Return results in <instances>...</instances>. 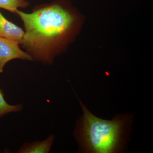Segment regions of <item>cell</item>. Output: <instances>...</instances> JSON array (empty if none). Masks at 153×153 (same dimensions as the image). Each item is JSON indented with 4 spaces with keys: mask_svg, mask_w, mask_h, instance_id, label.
Wrapping results in <instances>:
<instances>
[{
    "mask_svg": "<svg viewBox=\"0 0 153 153\" xmlns=\"http://www.w3.org/2000/svg\"><path fill=\"white\" fill-rule=\"evenodd\" d=\"M22 19L25 32L22 44L32 60L52 64L61 40L71 30L73 16L58 3L44 4L27 13L15 12Z\"/></svg>",
    "mask_w": 153,
    "mask_h": 153,
    "instance_id": "1",
    "label": "cell"
},
{
    "mask_svg": "<svg viewBox=\"0 0 153 153\" xmlns=\"http://www.w3.org/2000/svg\"><path fill=\"white\" fill-rule=\"evenodd\" d=\"M77 97L83 112L74 131L80 151L96 153L120 152L123 149L131 115H118L111 120L102 119L91 114Z\"/></svg>",
    "mask_w": 153,
    "mask_h": 153,
    "instance_id": "2",
    "label": "cell"
},
{
    "mask_svg": "<svg viewBox=\"0 0 153 153\" xmlns=\"http://www.w3.org/2000/svg\"><path fill=\"white\" fill-rule=\"evenodd\" d=\"M19 44L13 40L0 37V73H3L6 64L11 60H32L29 54L20 49Z\"/></svg>",
    "mask_w": 153,
    "mask_h": 153,
    "instance_id": "3",
    "label": "cell"
},
{
    "mask_svg": "<svg viewBox=\"0 0 153 153\" xmlns=\"http://www.w3.org/2000/svg\"><path fill=\"white\" fill-rule=\"evenodd\" d=\"M25 33L21 28L8 21L0 12V37L8 38L22 44Z\"/></svg>",
    "mask_w": 153,
    "mask_h": 153,
    "instance_id": "4",
    "label": "cell"
},
{
    "mask_svg": "<svg viewBox=\"0 0 153 153\" xmlns=\"http://www.w3.org/2000/svg\"><path fill=\"white\" fill-rule=\"evenodd\" d=\"M55 139V136L51 134L42 141H35L24 143L17 153H48L51 151Z\"/></svg>",
    "mask_w": 153,
    "mask_h": 153,
    "instance_id": "5",
    "label": "cell"
},
{
    "mask_svg": "<svg viewBox=\"0 0 153 153\" xmlns=\"http://www.w3.org/2000/svg\"><path fill=\"white\" fill-rule=\"evenodd\" d=\"M24 106L22 103L10 105L6 102L4 97V93L0 89V118L10 113L19 112L22 111Z\"/></svg>",
    "mask_w": 153,
    "mask_h": 153,
    "instance_id": "6",
    "label": "cell"
},
{
    "mask_svg": "<svg viewBox=\"0 0 153 153\" xmlns=\"http://www.w3.org/2000/svg\"><path fill=\"white\" fill-rule=\"evenodd\" d=\"M29 5V2L26 0H0V8L14 13L19 8H24Z\"/></svg>",
    "mask_w": 153,
    "mask_h": 153,
    "instance_id": "7",
    "label": "cell"
}]
</instances>
